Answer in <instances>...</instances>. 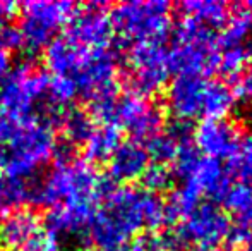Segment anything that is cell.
I'll return each mask as SVG.
<instances>
[{"label": "cell", "instance_id": "obj_1", "mask_svg": "<svg viewBox=\"0 0 252 251\" xmlns=\"http://www.w3.org/2000/svg\"><path fill=\"white\" fill-rule=\"evenodd\" d=\"M166 224L165 201L143 188H112L98 205L88 239L100 251H127L137 232Z\"/></svg>", "mask_w": 252, "mask_h": 251}, {"label": "cell", "instance_id": "obj_2", "mask_svg": "<svg viewBox=\"0 0 252 251\" xmlns=\"http://www.w3.org/2000/svg\"><path fill=\"white\" fill-rule=\"evenodd\" d=\"M113 188L108 178H103L86 160L55 164L41 181L30 182V203L45 208L90 207L98 208L100 200Z\"/></svg>", "mask_w": 252, "mask_h": 251}, {"label": "cell", "instance_id": "obj_3", "mask_svg": "<svg viewBox=\"0 0 252 251\" xmlns=\"http://www.w3.org/2000/svg\"><path fill=\"white\" fill-rule=\"evenodd\" d=\"M48 84L50 74L31 64H19L0 83V110L14 117H38L48 124L59 122L65 108L52 104Z\"/></svg>", "mask_w": 252, "mask_h": 251}, {"label": "cell", "instance_id": "obj_4", "mask_svg": "<svg viewBox=\"0 0 252 251\" xmlns=\"http://www.w3.org/2000/svg\"><path fill=\"white\" fill-rule=\"evenodd\" d=\"M91 117L101 126H113L124 129L134 141H150L153 136L161 133L163 112L150 98L136 93L103 95L90 102Z\"/></svg>", "mask_w": 252, "mask_h": 251}, {"label": "cell", "instance_id": "obj_5", "mask_svg": "<svg viewBox=\"0 0 252 251\" xmlns=\"http://www.w3.org/2000/svg\"><path fill=\"white\" fill-rule=\"evenodd\" d=\"M55 144L52 124L38 117H21L12 134L0 144L5 155V178L28 181L53 157Z\"/></svg>", "mask_w": 252, "mask_h": 251}, {"label": "cell", "instance_id": "obj_6", "mask_svg": "<svg viewBox=\"0 0 252 251\" xmlns=\"http://www.w3.org/2000/svg\"><path fill=\"white\" fill-rule=\"evenodd\" d=\"M218 36L209 26L182 17L173 33V47L168 50L170 71L189 76L204 77L218 69Z\"/></svg>", "mask_w": 252, "mask_h": 251}, {"label": "cell", "instance_id": "obj_7", "mask_svg": "<svg viewBox=\"0 0 252 251\" xmlns=\"http://www.w3.org/2000/svg\"><path fill=\"white\" fill-rule=\"evenodd\" d=\"M172 5L165 0L122 2L108 14L113 33L124 41H159L172 30Z\"/></svg>", "mask_w": 252, "mask_h": 251}, {"label": "cell", "instance_id": "obj_8", "mask_svg": "<svg viewBox=\"0 0 252 251\" xmlns=\"http://www.w3.org/2000/svg\"><path fill=\"white\" fill-rule=\"evenodd\" d=\"M19 30L21 47L30 54L45 50L55 40V35L76 10L72 2H55V0H31L23 3Z\"/></svg>", "mask_w": 252, "mask_h": 251}, {"label": "cell", "instance_id": "obj_9", "mask_svg": "<svg viewBox=\"0 0 252 251\" xmlns=\"http://www.w3.org/2000/svg\"><path fill=\"white\" fill-rule=\"evenodd\" d=\"M168 50L159 41L134 43L129 50V86L130 93L150 98L159 93L170 77Z\"/></svg>", "mask_w": 252, "mask_h": 251}, {"label": "cell", "instance_id": "obj_10", "mask_svg": "<svg viewBox=\"0 0 252 251\" xmlns=\"http://www.w3.org/2000/svg\"><path fill=\"white\" fill-rule=\"evenodd\" d=\"M230 229L228 217L220 207L213 203H199L182 224L177 227L175 236L180 250L197 248L199 251H215L226 239Z\"/></svg>", "mask_w": 252, "mask_h": 251}, {"label": "cell", "instance_id": "obj_11", "mask_svg": "<svg viewBox=\"0 0 252 251\" xmlns=\"http://www.w3.org/2000/svg\"><path fill=\"white\" fill-rule=\"evenodd\" d=\"M84 48H106L113 36L112 23L105 12V3L91 2L74 10L63 35Z\"/></svg>", "mask_w": 252, "mask_h": 251}, {"label": "cell", "instance_id": "obj_12", "mask_svg": "<svg viewBox=\"0 0 252 251\" xmlns=\"http://www.w3.org/2000/svg\"><path fill=\"white\" fill-rule=\"evenodd\" d=\"M194 146L208 158H232L240 144V131L225 119H204L192 133Z\"/></svg>", "mask_w": 252, "mask_h": 251}, {"label": "cell", "instance_id": "obj_13", "mask_svg": "<svg viewBox=\"0 0 252 251\" xmlns=\"http://www.w3.org/2000/svg\"><path fill=\"white\" fill-rule=\"evenodd\" d=\"M204 86V77L189 76V74H180L170 83L166 93V107L177 121L189 122L190 119L199 117Z\"/></svg>", "mask_w": 252, "mask_h": 251}, {"label": "cell", "instance_id": "obj_14", "mask_svg": "<svg viewBox=\"0 0 252 251\" xmlns=\"http://www.w3.org/2000/svg\"><path fill=\"white\" fill-rule=\"evenodd\" d=\"M96 208L90 207H59L52 208L45 218V231L59 241H83L88 239L91 220Z\"/></svg>", "mask_w": 252, "mask_h": 251}, {"label": "cell", "instance_id": "obj_15", "mask_svg": "<svg viewBox=\"0 0 252 251\" xmlns=\"http://www.w3.org/2000/svg\"><path fill=\"white\" fill-rule=\"evenodd\" d=\"M150 165V155L143 143L134 140L120 141L108 158V179L115 182H134L141 179Z\"/></svg>", "mask_w": 252, "mask_h": 251}, {"label": "cell", "instance_id": "obj_16", "mask_svg": "<svg viewBox=\"0 0 252 251\" xmlns=\"http://www.w3.org/2000/svg\"><path fill=\"white\" fill-rule=\"evenodd\" d=\"M41 231V220L33 210L19 208L0 218V246L3 251L21 250Z\"/></svg>", "mask_w": 252, "mask_h": 251}, {"label": "cell", "instance_id": "obj_17", "mask_svg": "<svg viewBox=\"0 0 252 251\" xmlns=\"http://www.w3.org/2000/svg\"><path fill=\"white\" fill-rule=\"evenodd\" d=\"M186 182H189L201 196L216 198V200H223V196L230 188L226 169L223 167L220 160L208 157L199 158L192 172L186 178Z\"/></svg>", "mask_w": 252, "mask_h": 251}, {"label": "cell", "instance_id": "obj_18", "mask_svg": "<svg viewBox=\"0 0 252 251\" xmlns=\"http://www.w3.org/2000/svg\"><path fill=\"white\" fill-rule=\"evenodd\" d=\"M235 95L223 81H206L201 115L206 119H225L235 107Z\"/></svg>", "mask_w": 252, "mask_h": 251}, {"label": "cell", "instance_id": "obj_19", "mask_svg": "<svg viewBox=\"0 0 252 251\" xmlns=\"http://www.w3.org/2000/svg\"><path fill=\"white\" fill-rule=\"evenodd\" d=\"M120 144V131L113 126H96L91 136L84 141V158L90 164L108 162L115 148Z\"/></svg>", "mask_w": 252, "mask_h": 251}, {"label": "cell", "instance_id": "obj_20", "mask_svg": "<svg viewBox=\"0 0 252 251\" xmlns=\"http://www.w3.org/2000/svg\"><path fill=\"white\" fill-rule=\"evenodd\" d=\"M59 122L62 126L63 141H67L72 146L84 144V141L91 136V133L96 127L90 112L76 107H67Z\"/></svg>", "mask_w": 252, "mask_h": 251}, {"label": "cell", "instance_id": "obj_21", "mask_svg": "<svg viewBox=\"0 0 252 251\" xmlns=\"http://www.w3.org/2000/svg\"><path fill=\"white\" fill-rule=\"evenodd\" d=\"M184 17H192L206 26H220L228 19V3L220 0H186L179 3Z\"/></svg>", "mask_w": 252, "mask_h": 251}, {"label": "cell", "instance_id": "obj_22", "mask_svg": "<svg viewBox=\"0 0 252 251\" xmlns=\"http://www.w3.org/2000/svg\"><path fill=\"white\" fill-rule=\"evenodd\" d=\"M30 200V182L23 179L0 178V218L19 210Z\"/></svg>", "mask_w": 252, "mask_h": 251}, {"label": "cell", "instance_id": "obj_23", "mask_svg": "<svg viewBox=\"0 0 252 251\" xmlns=\"http://www.w3.org/2000/svg\"><path fill=\"white\" fill-rule=\"evenodd\" d=\"M223 203L237 217L239 224L252 229V186L235 184L230 186L223 196Z\"/></svg>", "mask_w": 252, "mask_h": 251}, {"label": "cell", "instance_id": "obj_24", "mask_svg": "<svg viewBox=\"0 0 252 251\" xmlns=\"http://www.w3.org/2000/svg\"><path fill=\"white\" fill-rule=\"evenodd\" d=\"M201 194L197 193L189 182L184 181L180 188H177L170 196V201L165 203L166 207V224H172L177 218H184L199 205Z\"/></svg>", "mask_w": 252, "mask_h": 251}, {"label": "cell", "instance_id": "obj_25", "mask_svg": "<svg viewBox=\"0 0 252 251\" xmlns=\"http://www.w3.org/2000/svg\"><path fill=\"white\" fill-rule=\"evenodd\" d=\"M252 59V47L247 43L233 45V47L223 48V52H220L218 59V69L221 74H225L226 77H239L242 72H246L247 64Z\"/></svg>", "mask_w": 252, "mask_h": 251}, {"label": "cell", "instance_id": "obj_26", "mask_svg": "<svg viewBox=\"0 0 252 251\" xmlns=\"http://www.w3.org/2000/svg\"><path fill=\"white\" fill-rule=\"evenodd\" d=\"M226 172L240 179L242 184L252 186V134L240 140L239 148L233 153V157L230 158Z\"/></svg>", "mask_w": 252, "mask_h": 251}, {"label": "cell", "instance_id": "obj_27", "mask_svg": "<svg viewBox=\"0 0 252 251\" xmlns=\"http://www.w3.org/2000/svg\"><path fill=\"white\" fill-rule=\"evenodd\" d=\"M127 251H182L172 232H146L136 236L127 246Z\"/></svg>", "mask_w": 252, "mask_h": 251}, {"label": "cell", "instance_id": "obj_28", "mask_svg": "<svg viewBox=\"0 0 252 251\" xmlns=\"http://www.w3.org/2000/svg\"><path fill=\"white\" fill-rule=\"evenodd\" d=\"M180 141L177 140L175 136L168 133V131H163V133H158L156 136H153L150 141H148V155L150 158L155 160V164H170L173 162L177 155V150L180 146Z\"/></svg>", "mask_w": 252, "mask_h": 251}, {"label": "cell", "instance_id": "obj_29", "mask_svg": "<svg viewBox=\"0 0 252 251\" xmlns=\"http://www.w3.org/2000/svg\"><path fill=\"white\" fill-rule=\"evenodd\" d=\"M249 33H251V28H249V23H247L246 16H244V12L235 14V16H232L226 21L221 35L218 36L220 48L247 43V41H249Z\"/></svg>", "mask_w": 252, "mask_h": 251}, {"label": "cell", "instance_id": "obj_30", "mask_svg": "<svg viewBox=\"0 0 252 251\" xmlns=\"http://www.w3.org/2000/svg\"><path fill=\"white\" fill-rule=\"evenodd\" d=\"M141 181H143L144 188L150 193H161V191H166L172 186V172L166 165L161 164H151L148 165V169L144 171V174L141 176Z\"/></svg>", "mask_w": 252, "mask_h": 251}, {"label": "cell", "instance_id": "obj_31", "mask_svg": "<svg viewBox=\"0 0 252 251\" xmlns=\"http://www.w3.org/2000/svg\"><path fill=\"white\" fill-rule=\"evenodd\" d=\"M199 151L194 146L192 141H187V143H182L177 150V155L173 158V172L180 178L186 179L187 176L192 172V169L196 167V164L199 162Z\"/></svg>", "mask_w": 252, "mask_h": 251}, {"label": "cell", "instance_id": "obj_32", "mask_svg": "<svg viewBox=\"0 0 252 251\" xmlns=\"http://www.w3.org/2000/svg\"><path fill=\"white\" fill-rule=\"evenodd\" d=\"M19 251H60V248H59V241H57L53 236L48 234L47 231L41 229V231Z\"/></svg>", "mask_w": 252, "mask_h": 251}, {"label": "cell", "instance_id": "obj_33", "mask_svg": "<svg viewBox=\"0 0 252 251\" xmlns=\"http://www.w3.org/2000/svg\"><path fill=\"white\" fill-rule=\"evenodd\" d=\"M251 236H252L251 229L237 222L235 225H230L228 234H226V241H228L232 250H244V246L249 243Z\"/></svg>", "mask_w": 252, "mask_h": 251}, {"label": "cell", "instance_id": "obj_34", "mask_svg": "<svg viewBox=\"0 0 252 251\" xmlns=\"http://www.w3.org/2000/svg\"><path fill=\"white\" fill-rule=\"evenodd\" d=\"M21 45H23V41H21V33L17 26L10 23L0 24V47L10 52L12 48H19Z\"/></svg>", "mask_w": 252, "mask_h": 251}, {"label": "cell", "instance_id": "obj_35", "mask_svg": "<svg viewBox=\"0 0 252 251\" xmlns=\"http://www.w3.org/2000/svg\"><path fill=\"white\" fill-rule=\"evenodd\" d=\"M235 100H242L244 104H252V71H246L239 77H235V86H233Z\"/></svg>", "mask_w": 252, "mask_h": 251}, {"label": "cell", "instance_id": "obj_36", "mask_svg": "<svg viewBox=\"0 0 252 251\" xmlns=\"http://www.w3.org/2000/svg\"><path fill=\"white\" fill-rule=\"evenodd\" d=\"M19 7V3L10 2V0H0V24L10 23V19L16 16Z\"/></svg>", "mask_w": 252, "mask_h": 251}, {"label": "cell", "instance_id": "obj_37", "mask_svg": "<svg viewBox=\"0 0 252 251\" xmlns=\"http://www.w3.org/2000/svg\"><path fill=\"white\" fill-rule=\"evenodd\" d=\"M10 71V54L5 48L0 47V83L7 76V72Z\"/></svg>", "mask_w": 252, "mask_h": 251}, {"label": "cell", "instance_id": "obj_38", "mask_svg": "<svg viewBox=\"0 0 252 251\" xmlns=\"http://www.w3.org/2000/svg\"><path fill=\"white\" fill-rule=\"evenodd\" d=\"M244 16H246L247 23H249V28L252 30V2H247L244 5Z\"/></svg>", "mask_w": 252, "mask_h": 251}, {"label": "cell", "instance_id": "obj_39", "mask_svg": "<svg viewBox=\"0 0 252 251\" xmlns=\"http://www.w3.org/2000/svg\"><path fill=\"white\" fill-rule=\"evenodd\" d=\"M242 251H252V236H251L249 243H247V245L244 246V250H242Z\"/></svg>", "mask_w": 252, "mask_h": 251}, {"label": "cell", "instance_id": "obj_40", "mask_svg": "<svg viewBox=\"0 0 252 251\" xmlns=\"http://www.w3.org/2000/svg\"><path fill=\"white\" fill-rule=\"evenodd\" d=\"M81 251H100V250H81Z\"/></svg>", "mask_w": 252, "mask_h": 251}, {"label": "cell", "instance_id": "obj_41", "mask_svg": "<svg viewBox=\"0 0 252 251\" xmlns=\"http://www.w3.org/2000/svg\"><path fill=\"white\" fill-rule=\"evenodd\" d=\"M2 251H3V250H2Z\"/></svg>", "mask_w": 252, "mask_h": 251}, {"label": "cell", "instance_id": "obj_42", "mask_svg": "<svg viewBox=\"0 0 252 251\" xmlns=\"http://www.w3.org/2000/svg\"><path fill=\"white\" fill-rule=\"evenodd\" d=\"M215 251H216V250H215Z\"/></svg>", "mask_w": 252, "mask_h": 251}]
</instances>
